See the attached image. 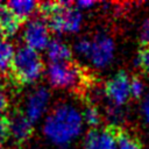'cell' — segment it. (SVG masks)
<instances>
[{
    "label": "cell",
    "instance_id": "cell-26",
    "mask_svg": "<svg viewBox=\"0 0 149 149\" xmlns=\"http://www.w3.org/2000/svg\"><path fill=\"white\" fill-rule=\"evenodd\" d=\"M2 8H3V5H2V3H0V12H1V9H2Z\"/></svg>",
    "mask_w": 149,
    "mask_h": 149
},
{
    "label": "cell",
    "instance_id": "cell-20",
    "mask_svg": "<svg viewBox=\"0 0 149 149\" xmlns=\"http://www.w3.org/2000/svg\"><path fill=\"white\" fill-rule=\"evenodd\" d=\"M107 118L113 123H119L123 119V113L121 111V107L109 105L107 108Z\"/></svg>",
    "mask_w": 149,
    "mask_h": 149
},
{
    "label": "cell",
    "instance_id": "cell-19",
    "mask_svg": "<svg viewBox=\"0 0 149 149\" xmlns=\"http://www.w3.org/2000/svg\"><path fill=\"white\" fill-rule=\"evenodd\" d=\"M136 64H137V66H140L142 69V71L146 74L149 76V48L143 49L139 54V56L136 58Z\"/></svg>",
    "mask_w": 149,
    "mask_h": 149
},
{
    "label": "cell",
    "instance_id": "cell-6",
    "mask_svg": "<svg viewBox=\"0 0 149 149\" xmlns=\"http://www.w3.org/2000/svg\"><path fill=\"white\" fill-rule=\"evenodd\" d=\"M91 41V51L87 59L95 69L107 68L113 62L115 55V43L113 38L106 33H99Z\"/></svg>",
    "mask_w": 149,
    "mask_h": 149
},
{
    "label": "cell",
    "instance_id": "cell-8",
    "mask_svg": "<svg viewBox=\"0 0 149 149\" xmlns=\"http://www.w3.org/2000/svg\"><path fill=\"white\" fill-rule=\"evenodd\" d=\"M105 94L111 105L122 107L130 98V78L125 71H119L105 85Z\"/></svg>",
    "mask_w": 149,
    "mask_h": 149
},
{
    "label": "cell",
    "instance_id": "cell-15",
    "mask_svg": "<svg viewBox=\"0 0 149 149\" xmlns=\"http://www.w3.org/2000/svg\"><path fill=\"white\" fill-rule=\"evenodd\" d=\"M81 116H83L84 125H87L92 128H97V126L100 125L101 115H100V112L98 111V108L95 106L85 107L84 111L81 112Z\"/></svg>",
    "mask_w": 149,
    "mask_h": 149
},
{
    "label": "cell",
    "instance_id": "cell-22",
    "mask_svg": "<svg viewBox=\"0 0 149 149\" xmlns=\"http://www.w3.org/2000/svg\"><path fill=\"white\" fill-rule=\"evenodd\" d=\"M9 136V126L8 119L0 116V144L5 142Z\"/></svg>",
    "mask_w": 149,
    "mask_h": 149
},
{
    "label": "cell",
    "instance_id": "cell-12",
    "mask_svg": "<svg viewBox=\"0 0 149 149\" xmlns=\"http://www.w3.org/2000/svg\"><path fill=\"white\" fill-rule=\"evenodd\" d=\"M21 27V20L16 17L6 6L0 12V30L3 36H14Z\"/></svg>",
    "mask_w": 149,
    "mask_h": 149
},
{
    "label": "cell",
    "instance_id": "cell-16",
    "mask_svg": "<svg viewBox=\"0 0 149 149\" xmlns=\"http://www.w3.org/2000/svg\"><path fill=\"white\" fill-rule=\"evenodd\" d=\"M118 149H143L141 143L128 133L118 134Z\"/></svg>",
    "mask_w": 149,
    "mask_h": 149
},
{
    "label": "cell",
    "instance_id": "cell-18",
    "mask_svg": "<svg viewBox=\"0 0 149 149\" xmlns=\"http://www.w3.org/2000/svg\"><path fill=\"white\" fill-rule=\"evenodd\" d=\"M143 94H144V84H143V81L137 77L130 78V97L139 99Z\"/></svg>",
    "mask_w": 149,
    "mask_h": 149
},
{
    "label": "cell",
    "instance_id": "cell-14",
    "mask_svg": "<svg viewBox=\"0 0 149 149\" xmlns=\"http://www.w3.org/2000/svg\"><path fill=\"white\" fill-rule=\"evenodd\" d=\"M15 49L7 40H0V71H6L12 68Z\"/></svg>",
    "mask_w": 149,
    "mask_h": 149
},
{
    "label": "cell",
    "instance_id": "cell-2",
    "mask_svg": "<svg viewBox=\"0 0 149 149\" xmlns=\"http://www.w3.org/2000/svg\"><path fill=\"white\" fill-rule=\"evenodd\" d=\"M13 73L22 84L36 83L44 72V65L37 51L23 45L15 50L13 63Z\"/></svg>",
    "mask_w": 149,
    "mask_h": 149
},
{
    "label": "cell",
    "instance_id": "cell-13",
    "mask_svg": "<svg viewBox=\"0 0 149 149\" xmlns=\"http://www.w3.org/2000/svg\"><path fill=\"white\" fill-rule=\"evenodd\" d=\"M6 7L21 21L30 17L38 7V3L34 0H14L7 2Z\"/></svg>",
    "mask_w": 149,
    "mask_h": 149
},
{
    "label": "cell",
    "instance_id": "cell-25",
    "mask_svg": "<svg viewBox=\"0 0 149 149\" xmlns=\"http://www.w3.org/2000/svg\"><path fill=\"white\" fill-rule=\"evenodd\" d=\"M7 106H8V99H7V95H6V93H5L3 91L0 90V113L3 112V111H6Z\"/></svg>",
    "mask_w": 149,
    "mask_h": 149
},
{
    "label": "cell",
    "instance_id": "cell-28",
    "mask_svg": "<svg viewBox=\"0 0 149 149\" xmlns=\"http://www.w3.org/2000/svg\"><path fill=\"white\" fill-rule=\"evenodd\" d=\"M0 149H2V147H1V146H0Z\"/></svg>",
    "mask_w": 149,
    "mask_h": 149
},
{
    "label": "cell",
    "instance_id": "cell-3",
    "mask_svg": "<svg viewBox=\"0 0 149 149\" xmlns=\"http://www.w3.org/2000/svg\"><path fill=\"white\" fill-rule=\"evenodd\" d=\"M70 1H59L52 14L48 17V27L50 31L57 35L76 34L83 26V14Z\"/></svg>",
    "mask_w": 149,
    "mask_h": 149
},
{
    "label": "cell",
    "instance_id": "cell-21",
    "mask_svg": "<svg viewBox=\"0 0 149 149\" xmlns=\"http://www.w3.org/2000/svg\"><path fill=\"white\" fill-rule=\"evenodd\" d=\"M139 38L141 44H143L144 47L149 45V19H146L140 27L139 30Z\"/></svg>",
    "mask_w": 149,
    "mask_h": 149
},
{
    "label": "cell",
    "instance_id": "cell-24",
    "mask_svg": "<svg viewBox=\"0 0 149 149\" xmlns=\"http://www.w3.org/2000/svg\"><path fill=\"white\" fill-rule=\"evenodd\" d=\"M74 6H76V8L78 9V10H88V9H91L92 7H94L95 5H97V2H94V1H92V0H81V1H77V2H74L73 3Z\"/></svg>",
    "mask_w": 149,
    "mask_h": 149
},
{
    "label": "cell",
    "instance_id": "cell-27",
    "mask_svg": "<svg viewBox=\"0 0 149 149\" xmlns=\"http://www.w3.org/2000/svg\"><path fill=\"white\" fill-rule=\"evenodd\" d=\"M59 149H66V148H59Z\"/></svg>",
    "mask_w": 149,
    "mask_h": 149
},
{
    "label": "cell",
    "instance_id": "cell-7",
    "mask_svg": "<svg viewBox=\"0 0 149 149\" xmlns=\"http://www.w3.org/2000/svg\"><path fill=\"white\" fill-rule=\"evenodd\" d=\"M50 99L51 93L45 86H38L28 94L24 101L23 114L33 125L45 115L50 105Z\"/></svg>",
    "mask_w": 149,
    "mask_h": 149
},
{
    "label": "cell",
    "instance_id": "cell-17",
    "mask_svg": "<svg viewBox=\"0 0 149 149\" xmlns=\"http://www.w3.org/2000/svg\"><path fill=\"white\" fill-rule=\"evenodd\" d=\"M91 44H92V41L86 38V37H81L79 40H77L73 44V51L83 57V58H88V55H90V51H91Z\"/></svg>",
    "mask_w": 149,
    "mask_h": 149
},
{
    "label": "cell",
    "instance_id": "cell-4",
    "mask_svg": "<svg viewBox=\"0 0 149 149\" xmlns=\"http://www.w3.org/2000/svg\"><path fill=\"white\" fill-rule=\"evenodd\" d=\"M48 83L56 88H73L81 80L79 68L70 62L50 63L45 69Z\"/></svg>",
    "mask_w": 149,
    "mask_h": 149
},
{
    "label": "cell",
    "instance_id": "cell-11",
    "mask_svg": "<svg viewBox=\"0 0 149 149\" xmlns=\"http://www.w3.org/2000/svg\"><path fill=\"white\" fill-rule=\"evenodd\" d=\"M44 51L50 63H66L71 59L73 52L71 47L59 38L51 40Z\"/></svg>",
    "mask_w": 149,
    "mask_h": 149
},
{
    "label": "cell",
    "instance_id": "cell-1",
    "mask_svg": "<svg viewBox=\"0 0 149 149\" xmlns=\"http://www.w3.org/2000/svg\"><path fill=\"white\" fill-rule=\"evenodd\" d=\"M84 128L81 112L70 102L58 104L44 118L42 133L45 140L59 148L76 141Z\"/></svg>",
    "mask_w": 149,
    "mask_h": 149
},
{
    "label": "cell",
    "instance_id": "cell-9",
    "mask_svg": "<svg viewBox=\"0 0 149 149\" xmlns=\"http://www.w3.org/2000/svg\"><path fill=\"white\" fill-rule=\"evenodd\" d=\"M84 149H118V134L109 128H92L84 137Z\"/></svg>",
    "mask_w": 149,
    "mask_h": 149
},
{
    "label": "cell",
    "instance_id": "cell-23",
    "mask_svg": "<svg viewBox=\"0 0 149 149\" xmlns=\"http://www.w3.org/2000/svg\"><path fill=\"white\" fill-rule=\"evenodd\" d=\"M141 113H142L144 122L149 126V92L143 98V102L141 105Z\"/></svg>",
    "mask_w": 149,
    "mask_h": 149
},
{
    "label": "cell",
    "instance_id": "cell-5",
    "mask_svg": "<svg viewBox=\"0 0 149 149\" xmlns=\"http://www.w3.org/2000/svg\"><path fill=\"white\" fill-rule=\"evenodd\" d=\"M22 38L24 41V45L30 49L37 52L45 50L51 41L50 29L47 21L41 17L28 20L22 30Z\"/></svg>",
    "mask_w": 149,
    "mask_h": 149
},
{
    "label": "cell",
    "instance_id": "cell-10",
    "mask_svg": "<svg viewBox=\"0 0 149 149\" xmlns=\"http://www.w3.org/2000/svg\"><path fill=\"white\" fill-rule=\"evenodd\" d=\"M9 136L17 143L26 142L33 134V123L26 118L23 113L15 112L8 118Z\"/></svg>",
    "mask_w": 149,
    "mask_h": 149
}]
</instances>
